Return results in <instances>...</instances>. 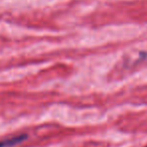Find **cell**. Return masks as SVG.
Instances as JSON below:
<instances>
[{"mask_svg":"<svg viewBox=\"0 0 147 147\" xmlns=\"http://www.w3.org/2000/svg\"><path fill=\"white\" fill-rule=\"evenodd\" d=\"M25 138H26V135H19V136H14V137H11V138L5 139L3 141H0V147L13 146V145L22 142Z\"/></svg>","mask_w":147,"mask_h":147,"instance_id":"cell-1","label":"cell"},{"mask_svg":"<svg viewBox=\"0 0 147 147\" xmlns=\"http://www.w3.org/2000/svg\"><path fill=\"white\" fill-rule=\"evenodd\" d=\"M146 147H147V146H146Z\"/></svg>","mask_w":147,"mask_h":147,"instance_id":"cell-2","label":"cell"}]
</instances>
